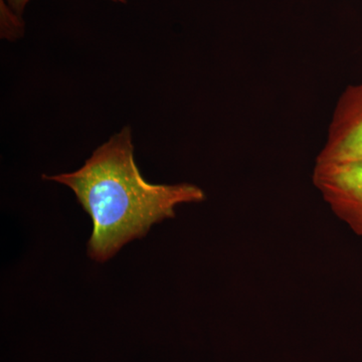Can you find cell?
Returning <instances> with one entry per match:
<instances>
[{"instance_id": "obj_1", "label": "cell", "mask_w": 362, "mask_h": 362, "mask_svg": "<svg viewBox=\"0 0 362 362\" xmlns=\"http://www.w3.org/2000/svg\"><path fill=\"white\" fill-rule=\"evenodd\" d=\"M44 178L70 187L89 214L94 228L88 252L99 262L111 259L131 240L144 237L154 223L175 218L180 204L206 199L202 188L189 183L147 182L135 163L129 127L98 147L75 173Z\"/></svg>"}, {"instance_id": "obj_4", "label": "cell", "mask_w": 362, "mask_h": 362, "mask_svg": "<svg viewBox=\"0 0 362 362\" xmlns=\"http://www.w3.org/2000/svg\"><path fill=\"white\" fill-rule=\"evenodd\" d=\"M28 1H30V0H7L11 11L18 14V16H21V14L23 13V9H25Z\"/></svg>"}, {"instance_id": "obj_5", "label": "cell", "mask_w": 362, "mask_h": 362, "mask_svg": "<svg viewBox=\"0 0 362 362\" xmlns=\"http://www.w3.org/2000/svg\"><path fill=\"white\" fill-rule=\"evenodd\" d=\"M112 1L121 2V4H125L126 0H112Z\"/></svg>"}, {"instance_id": "obj_3", "label": "cell", "mask_w": 362, "mask_h": 362, "mask_svg": "<svg viewBox=\"0 0 362 362\" xmlns=\"http://www.w3.org/2000/svg\"><path fill=\"white\" fill-rule=\"evenodd\" d=\"M313 183L335 214L362 223V163H316Z\"/></svg>"}, {"instance_id": "obj_2", "label": "cell", "mask_w": 362, "mask_h": 362, "mask_svg": "<svg viewBox=\"0 0 362 362\" xmlns=\"http://www.w3.org/2000/svg\"><path fill=\"white\" fill-rule=\"evenodd\" d=\"M316 163H362V84L347 88L338 100Z\"/></svg>"}]
</instances>
